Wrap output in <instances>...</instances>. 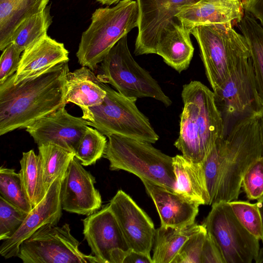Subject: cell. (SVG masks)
Instances as JSON below:
<instances>
[{
	"label": "cell",
	"instance_id": "29",
	"mask_svg": "<svg viewBox=\"0 0 263 263\" xmlns=\"http://www.w3.org/2000/svg\"><path fill=\"white\" fill-rule=\"evenodd\" d=\"M47 191L54 180L67 170L75 154L53 144L38 146Z\"/></svg>",
	"mask_w": 263,
	"mask_h": 263
},
{
	"label": "cell",
	"instance_id": "10",
	"mask_svg": "<svg viewBox=\"0 0 263 263\" xmlns=\"http://www.w3.org/2000/svg\"><path fill=\"white\" fill-rule=\"evenodd\" d=\"M202 225L213 238L225 263H251L256 258L259 240L239 222L228 202L212 205Z\"/></svg>",
	"mask_w": 263,
	"mask_h": 263
},
{
	"label": "cell",
	"instance_id": "20",
	"mask_svg": "<svg viewBox=\"0 0 263 263\" xmlns=\"http://www.w3.org/2000/svg\"><path fill=\"white\" fill-rule=\"evenodd\" d=\"M244 12L241 0H199L183 6L176 18L191 32L199 25L238 22Z\"/></svg>",
	"mask_w": 263,
	"mask_h": 263
},
{
	"label": "cell",
	"instance_id": "40",
	"mask_svg": "<svg viewBox=\"0 0 263 263\" xmlns=\"http://www.w3.org/2000/svg\"><path fill=\"white\" fill-rule=\"evenodd\" d=\"M256 204L258 208L261 217L262 234V238L261 240L263 243V196L257 200Z\"/></svg>",
	"mask_w": 263,
	"mask_h": 263
},
{
	"label": "cell",
	"instance_id": "31",
	"mask_svg": "<svg viewBox=\"0 0 263 263\" xmlns=\"http://www.w3.org/2000/svg\"><path fill=\"white\" fill-rule=\"evenodd\" d=\"M107 142L105 135L88 126L80 141L75 157L83 166L94 164L104 156Z\"/></svg>",
	"mask_w": 263,
	"mask_h": 263
},
{
	"label": "cell",
	"instance_id": "27",
	"mask_svg": "<svg viewBox=\"0 0 263 263\" xmlns=\"http://www.w3.org/2000/svg\"><path fill=\"white\" fill-rule=\"evenodd\" d=\"M23 186L33 208L38 204L47 193L43 178L42 161L40 156L31 149L23 153L20 161Z\"/></svg>",
	"mask_w": 263,
	"mask_h": 263
},
{
	"label": "cell",
	"instance_id": "14",
	"mask_svg": "<svg viewBox=\"0 0 263 263\" xmlns=\"http://www.w3.org/2000/svg\"><path fill=\"white\" fill-rule=\"evenodd\" d=\"M109 205L129 248L152 258L156 229L149 217L121 190L111 199Z\"/></svg>",
	"mask_w": 263,
	"mask_h": 263
},
{
	"label": "cell",
	"instance_id": "24",
	"mask_svg": "<svg viewBox=\"0 0 263 263\" xmlns=\"http://www.w3.org/2000/svg\"><path fill=\"white\" fill-rule=\"evenodd\" d=\"M50 0H0V50L11 44L13 33L25 19L43 10Z\"/></svg>",
	"mask_w": 263,
	"mask_h": 263
},
{
	"label": "cell",
	"instance_id": "13",
	"mask_svg": "<svg viewBox=\"0 0 263 263\" xmlns=\"http://www.w3.org/2000/svg\"><path fill=\"white\" fill-rule=\"evenodd\" d=\"M199 0H136L138 8V35L135 54H155L164 30L177 19L184 6Z\"/></svg>",
	"mask_w": 263,
	"mask_h": 263
},
{
	"label": "cell",
	"instance_id": "38",
	"mask_svg": "<svg viewBox=\"0 0 263 263\" xmlns=\"http://www.w3.org/2000/svg\"><path fill=\"white\" fill-rule=\"evenodd\" d=\"M201 263H225L218 246L208 233L203 245Z\"/></svg>",
	"mask_w": 263,
	"mask_h": 263
},
{
	"label": "cell",
	"instance_id": "35",
	"mask_svg": "<svg viewBox=\"0 0 263 263\" xmlns=\"http://www.w3.org/2000/svg\"><path fill=\"white\" fill-rule=\"evenodd\" d=\"M242 187L249 200H257L263 196V156L255 161L245 172Z\"/></svg>",
	"mask_w": 263,
	"mask_h": 263
},
{
	"label": "cell",
	"instance_id": "37",
	"mask_svg": "<svg viewBox=\"0 0 263 263\" xmlns=\"http://www.w3.org/2000/svg\"><path fill=\"white\" fill-rule=\"evenodd\" d=\"M2 51L0 58V84L16 72L22 52L12 43Z\"/></svg>",
	"mask_w": 263,
	"mask_h": 263
},
{
	"label": "cell",
	"instance_id": "9",
	"mask_svg": "<svg viewBox=\"0 0 263 263\" xmlns=\"http://www.w3.org/2000/svg\"><path fill=\"white\" fill-rule=\"evenodd\" d=\"M79 245L69 224H47L23 241L17 256L24 263H98L94 255L82 252Z\"/></svg>",
	"mask_w": 263,
	"mask_h": 263
},
{
	"label": "cell",
	"instance_id": "36",
	"mask_svg": "<svg viewBox=\"0 0 263 263\" xmlns=\"http://www.w3.org/2000/svg\"><path fill=\"white\" fill-rule=\"evenodd\" d=\"M204 227V226H203ZM207 232L204 227L183 245L172 263H201V256Z\"/></svg>",
	"mask_w": 263,
	"mask_h": 263
},
{
	"label": "cell",
	"instance_id": "25",
	"mask_svg": "<svg viewBox=\"0 0 263 263\" xmlns=\"http://www.w3.org/2000/svg\"><path fill=\"white\" fill-rule=\"evenodd\" d=\"M203 227L194 223L181 228L161 226L156 229L152 263H172L184 243Z\"/></svg>",
	"mask_w": 263,
	"mask_h": 263
},
{
	"label": "cell",
	"instance_id": "3",
	"mask_svg": "<svg viewBox=\"0 0 263 263\" xmlns=\"http://www.w3.org/2000/svg\"><path fill=\"white\" fill-rule=\"evenodd\" d=\"M262 117L253 115L239 119L224 137L222 167L212 205L238 199L245 172L262 156L260 134Z\"/></svg>",
	"mask_w": 263,
	"mask_h": 263
},
{
	"label": "cell",
	"instance_id": "17",
	"mask_svg": "<svg viewBox=\"0 0 263 263\" xmlns=\"http://www.w3.org/2000/svg\"><path fill=\"white\" fill-rule=\"evenodd\" d=\"M65 172L54 180L44 198L28 213L15 233L3 241L0 246L2 257L8 259L17 256L21 243L37 229L47 224H58L62 215L60 191Z\"/></svg>",
	"mask_w": 263,
	"mask_h": 263
},
{
	"label": "cell",
	"instance_id": "22",
	"mask_svg": "<svg viewBox=\"0 0 263 263\" xmlns=\"http://www.w3.org/2000/svg\"><path fill=\"white\" fill-rule=\"evenodd\" d=\"M173 164L176 179L175 193L191 203L209 205L202 163H194L177 155L173 157Z\"/></svg>",
	"mask_w": 263,
	"mask_h": 263
},
{
	"label": "cell",
	"instance_id": "26",
	"mask_svg": "<svg viewBox=\"0 0 263 263\" xmlns=\"http://www.w3.org/2000/svg\"><path fill=\"white\" fill-rule=\"evenodd\" d=\"M238 27L249 48L258 93L263 105V27L245 11Z\"/></svg>",
	"mask_w": 263,
	"mask_h": 263
},
{
	"label": "cell",
	"instance_id": "4",
	"mask_svg": "<svg viewBox=\"0 0 263 263\" xmlns=\"http://www.w3.org/2000/svg\"><path fill=\"white\" fill-rule=\"evenodd\" d=\"M81 35L76 56L79 63L95 70L112 47L138 26L136 1L121 0L112 7L97 9Z\"/></svg>",
	"mask_w": 263,
	"mask_h": 263
},
{
	"label": "cell",
	"instance_id": "19",
	"mask_svg": "<svg viewBox=\"0 0 263 263\" xmlns=\"http://www.w3.org/2000/svg\"><path fill=\"white\" fill-rule=\"evenodd\" d=\"M68 54L63 43L45 35L23 51L13 83L37 76L60 63L68 62Z\"/></svg>",
	"mask_w": 263,
	"mask_h": 263
},
{
	"label": "cell",
	"instance_id": "33",
	"mask_svg": "<svg viewBox=\"0 0 263 263\" xmlns=\"http://www.w3.org/2000/svg\"><path fill=\"white\" fill-rule=\"evenodd\" d=\"M232 210L241 224L259 240L262 238V224L256 203L233 200L228 202Z\"/></svg>",
	"mask_w": 263,
	"mask_h": 263
},
{
	"label": "cell",
	"instance_id": "16",
	"mask_svg": "<svg viewBox=\"0 0 263 263\" xmlns=\"http://www.w3.org/2000/svg\"><path fill=\"white\" fill-rule=\"evenodd\" d=\"M95 177L75 157L72 159L63 177L60 191L63 210L72 213L89 215L102 204L99 191L95 187Z\"/></svg>",
	"mask_w": 263,
	"mask_h": 263
},
{
	"label": "cell",
	"instance_id": "32",
	"mask_svg": "<svg viewBox=\"0 0 263 263\" xmlns=\"http://www.w3.org/2000/svg\"><path fill=\"white\" fill-rule=\"evenodd\" d=\"M224 138L219 139L202 162L206 187L211 205L216 194L223 161Z\"/></svg>",
	"mask_w": 263,
	"mask_h": 263
},
{
	"label": "cell",
	"instance_id": "30",
	"mask_svg": "<svg viewBox=\"0 0 263 263\" xmlns=\"http://www.w3.org/2000/svg\"><path fill=\"white\" fill-rule=\"evenodd\" d=\"M0 195L9 203L27 213L33 209L23 186L21 174L13 168L0 167Z\"/></svg>",
	"mask_w": 263,
	"mask_h": 263
},
{
	"label": "cell",
	"instance_id": "5",
	"mask_svg": "<svg viewBox=\"0 0 263 263\" xmlns=\"http://www.w3.org/2000/svg\"><path fill=\"white\" fill-rule=\"evenodd\" d=\"M191 34L198 44L205 74L214 92L222 87L242 60L250 57L245 37L233 28L232 22L197 26Z\"/></svg>",
	"mask_w": 263,
	"mask_h": 263
},
{
	"label": "cell",
	"instance_id": "8",
	"mask_svg": "<svg viewBox=\"0 0 263 263\" xmlns=\"http://www.w3.org/2000/svg\"><path fill=\"white\" fill-rule=\"evenodd\" d=\"M99 73L102 82L112 85L118 92L130 99L152 98L168 107L171 99L157 81L141 67L128 47L127 35L122 37L101 62Z\"/></svg>",
	"mask_w": 263,
	"mask_h": 263
},
{
	"label": "cell",
	"instance_id": "39",
	"mask_svg": "<svg viewBox=\"0 0 263 263\" xmlns=\"http://www.w3.org/2000/svg\"><path fill=\"white\" fill-rule=\"evenodd\" d=\"M242 3L245 11L259 20L263 27V0H246Z\"/></svg>",
	"mask_w": 263,
	"mask_h": 263
},
{
	"label": "cell",
	"instance_id": "12",
	"mask_svg": "<svg viewBox=\"0 0 263 263\" xmlns=\"http://www.w3.org/2000/svg\"><path fill=\"white\" fill-rule=\"evenodd\" d=\"M83 234L98 263H123L130 249L109 204L83 220Z\"/></svg>",
	"mask_w": 263,
	"mask_h": 263
},
{
	"label": "cell",
	"instance_id": "6",
	"mask_svg": "<svg viewBox=\"0 0 263 263\" xmlns=\"http://www.w3.org/2000/svg\"><path fill=\"white\" fill-rule=\"evenodd\" d=\"M107 137L104 157L109 161L110 170L128 172L175 192L173 157L149 142L115 134Z\"/></svg>",
	"mask_w": 263,
	"mask_h": 263
},
{
	"label": "cell",
	"instance_id": "42",
	"mask_svg": "<svg viewBox=\"0 0 263 263\" xmlns=\"http://www.w3.org/2000/svg\"><path fill=\"white\" fill-rule=\"evenodd\" d=\"M260 139L262 145V156H263V117L261 118L260 122Z\"/></svg>",
	"mask_w": 263,
	"mask_h": 263
},
{
	"label": "cell",
	"instance_id": "2",
	"mask_svg": "<svg viewBox=\"0 0 263 263\" xmlns=\"http://www.w3.org/2000/svg\"><path fill=\"white\" fill-rule=\"evenodd\" d=\"M183 107L174 143L186 159L201 163L215 143L224 137L225 124L213 91L198 81L183 86Z\"/></svg>",
	"mask_w": 263,
	"mask_h": 263
},
{
	"label": "cell",
	"instance_id": "41",
	"mask_svg": "<svg viewBox=\"0 0 263 263\" xmlns=\"http://www.w3.org/2000/svg\"><path fill=\"white\" fill-rule=\"evenodd\" d=\"M96 2L103 5L110 6L116 4L121 0H95Z\"/></svg>",
	"mask_w": 263,
	"mask_h": 263
},
{
	"label": "cell",
	"instance_id": "11",
	"mask_svg": "<svg viewBox=\"0 0 263 263\" xmlns=\"http://www.w3.org/2000/svg\"><path fill=\"white\" fill-rule=\"evenodd\" d=\"M214 93L224 122L237 117L241 119L249 115L263 116V105L258 93L250 57L242 60Z\"/></svg>",
	"mask_w": 263,
	"mask_h": 263
},
{
	"label": "cell",
	"instance_id": "18",
	"mask_svg": "<svg viewBox=\"0 0 263 263\" xmlns=\"http://www.w3.org/2000/svg\"><path fill=\"white\" fill-rule=\"evenodd\" d=\"M141 180L156 207L161 227L181 228L195 223L199 205L152 181Z\"/></svg>",
	"mask_w": 263,
	"mask_h": 263
},
{
	"label": "cell",
	"instance_id": "28",
	"mask_svg": "<svg viewBox=\"0 0 263 263\" xmlns=\"http://www.w3.org/2000/svg\"><path fill=\"white\" fill-rule=\"evenodd\" d=\"M50 5L43 10L23 20L14 31L11 43L22 52L47 35V30L52 23Z\"/></svg>",
	"mask_w": 263,
	"mask_h": 263
},
{
	"label": "cell",
	"instance_id": "7",
	"mask_svg": "<svg viewBox=\"0 0 263 263\" xmlns=\"http://www.w3.org/2000/svg\"><path fill=\"white\" fill-rule=\"evenodd\" d=\"M106 95L99 105L89 107L82 117L88 125L104 135L115 134L137 140L156 143L158 135L148 118L136 105L137 99L124 97L100 81Z\"/></svg>",
	"mask_w": 263,
	"mask_h": 263
},
{
	"label": "cell",
	"instance_id": "1",
	"mask_svg": "<svg viewBox=\"0 0 263 263\" xmlns=\"http://www.w3.org/2000/svg\"><path fill=\"white\" fill-rule=\"evenodd\" d=\"M68 62L41 74L13 83L14 73L0 84V135L26 128L65 107Z\"/></svg>",
	"mask_w": 263,
	"mask_h": 263
},
{
	"label": "cell",
	"instance_id": "21",
	"mask_svg": "<svg viewBox=\"0 0 263 263\" xmlns=\"http://www.w3.org/2000/svg\"><path fill=\"white\" fill-rule=\"evenodd\" d=\"M190 34L176 19L164 30L156 48L155 54L179 73L188 68L193 58L194 48Z\"/></svg>",
	"mask_w": 263,
	"mask_h": 263
},
{
	"label": "cell",
	"instance_id": "34",
	"mask_svg": "<svg viewBox=\"0 0 263 263\" xmlns=\"http://www.w3.org/2000/svg\"><path fill=\"white\" fill-rule=\"evenodd\" d=\"M28 213L0 196V240L10 238L23 223Z\"/></svg>",
	"mask_w": 263,
	"mask_h": 263
},
{
	"label": "cell",
	"instance_id": "15",
	"mask_svg": "<svg viewBox=\"0 0 263 263\" xmlns=\"http://www.w3.org/2000/svg\"><path fill=\"white\" fill-rule=\"evenodd\" d=\"M88 126L87 120L72 116L63 107L36 121L26 130L38 146L53 144L75 154Z\"/></svg>",
	"mask_w": 263,
	"mask_h": 263
},
{
	"label": "cell",
	"instance_id": "23",
	"mask_svg": "<svg viewBox=\"0 0 263 263\" xmlns=\"http://www.w3.org/2000/svg\"><path fill=\"white\" fill-rule=\"evenodd\" d=\"M106 95V92L101 86L100 80L88 67L82 66L67 73L66 102L78 105L82 112L89 107L100 105Z\"/></svg>",
	"mask_w": 263,
	"mask_h": 263
}]
</instances>
